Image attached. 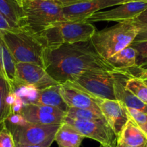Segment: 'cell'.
Returning <instances> with one entry per match:
<instances>
[{"instance_id":"1","label":"cell","mask_w":147,"mask_h":147,"mask_svg":"<svg viewBox=\"0 0 147 147\" xmlns=\"http://www.w3.org/2000/svg\"><path fill=\"white\" fill-rule=\"evenodd\" d=\"M44 68L60 84L91 71L116 69L96 52L90 41L64 44L53 50L45 49Z\"/></svg>"},{"instance_id":"30","label":"cell","mask_w":147,"mask_h":147,"mask_svg":"<svg viewBox=\"0 0 147 147\" xmlns=\"http://www.w3.org/2000/svg\"><path fill=\"white\" fill-rule=\"evenodd\" d=\"M145 40H147V25H142L140 31L134 42L145 41Z\"/></svg>"},{"instance_id":"9","label":"cell","mask_w":147,"mask_h":147,"mask_svg":"<svg viewBox=\"0 0 147 147\" xmlns=\"http://www.w3.org/2000/svg\"><path fill=\"white\" fill-rule=\"evenodd\" d=\"M63 122L69 123L85 138L93 139L103 146L116 145V136L105 120L77 121L64 118Z\"/></svg>"},{"instance_id":"8","label":"cell","mask_w":147,"mask_h":147,"mask_svg":"<svg viewBox=\"0 0 147 147\" xmlns=\"http://www.w3.org/2000/svg\"><path fill=\"white\" fill-rule=\"evenodd\" d=\"M15 78L14 90L20 86H26L40 90L60 84L47 73L44 67L33 63H17Z\"/></svg>"},{"instance_id":"19","label":"cell","mask_w":147,"mask_h":147,"mask_svg":"<svg viewBox=\"0 0 147 147\" xmlns=\"http://www.w3.org/2000/svg\"><path fill=\"white\" fill-rule=\"evenodd\" d=\"M29 103L57 108L65 112L68 109L60 96V84L37 90L35 98Z\"/></svg>"},{"instance_id":"15","label":"cell","mask_w":147,"mask_h":147,"mask_svg":"<svg viewBox=\"0 0 147 147\" xmlns=\"http://www.w3.org/2000/svg\"><path fill=\"white\" fill-rule=\"evenodd\" d=\"M133 76L128 70H114V94L116 100L121 102L128 109H133L147 113V104L142 102L126 88V82Z\"/></svg>"},{"instance_id":"10","label":"cell","mask_w":147,"mask_h":147,"mask_svg":"<svg viewBox=\"0 0 147 147\" xmlns=\"http://www.w3.org/2000/svg\"><path fill=\"white\" fill-rule=\"evenodd\" d=\"M15 113L25 121L41 125H60L65 116V112L57 108L32 103H23Z\"/></svg>"},{"instance_id":"5","label":"cell","mask_w":147,"mask_h":147,"mask_svg":"<svg viewBox=\"0 0 147 147\" xmlns=\"http://www.w3.org/2000/svg\"><path fill=\"white\" fill-rule=\"evenodd\" d=\"M12 134L15 144L37 146L53 142L60 125H41L25 121L13 113L4 122Z\"/></svg>"},{"instance_id":"27","label":"cell","mask_w":147,"mask_h":147,"mask_svg":"<svg viewBox=\"0 0 147 147\" xmlns=\"http://www.w3.org/2000/svg\"><path fill=\"white\" fill-rule=\"evenodd\" d=\"M0 147H15L12 134L4 123L0 125Z\"/></svg>"},{"instance_id":"24","label":"cell","mask_w":147,"mask_h":147,"mask_svg":"<svg viewBox=\"0 0 147 147\" xmlns=\"http://www.w3.org/2000/svg\"><path fill=\"white\" fill-rule=\"evenodd\" d=\"M65 118L77 121H99L105 120L101 113H96L87 109L68 108L65 111Z\"/></svg>"},{"instance_id":"26","label":"cell","mask_w":147,"mask_h":147,"mask_svg":"<svg viewBox=\"0 0 147 147\" xmlns=\"http://www.w3.org/2000/svg\"><path fill=\"white\" fill-rule=\"evenodd\" d=\"M126 109L131 119L147 137V113L136 109Z\"/></svg>"},{"instance_id":"16","label":"cell","mask_w":147,"mask_h":147,"mask_svg":"<svg viewBox=\"0 0 147 147\" xmlns=\"http://www.w3.org/2000/svg\"><path fill=\"white\" fill-rule=\"evenodd\" d=\"M116 144L121 147H147V137L130 118L116 137Z\"/></svg>"},{"instance_id":"6","label":"cell","mask_w":147,"mask_h":147,"mask_svg":"<svg viewBox=\"0 0 147 147\" xmlns=\"http://www.w3.org/2000/svg\"><path fill=\"white\" fill-rule=\"evenodd\" d=\"M26 27L36 34L59 22L67 21L63 8L50 0H24Z\"/></svg>"},{"instance_id":"20","label":"cell","mask_w":147,"mask_h":147,"mask_svg":"<svg viewBox=\"0 0 147 147\" xmlns=\"http://www.w3.org/2000/svg\"><path fill=\"white\" fill-rule=\"evenodd\" d=\"M16 61L0 34V77L7 80L14 90Z\"/></svg>"},{"instance_id":"36","label":"cell","mask_w":147,"mask_h":147,"mask_svg":"<svg viewBox=\"0 0 147 147\" xmlns=\"http://www.w3.org/2000/svg\"><path fill=\"white\" fill-rule=\"evenodd\" d=\"M17 1H18L19 2H20V3H21L22 4V1H24V0H17Z\"/></svg>"},{"instance_id":"12","label":"cell","mask_w":147,"mask_h":147,"mask_svg":"<svg viewBox=\"0 0 147 147\" xmlns=\"http://www.w3.org/2000/svg\"><path fill=\"white\" fill-rule=\"evenodd\" d=\"M93 98L105 121L117 137L130 119L126 107L121 102L117 100Z\"/></svg>"},{"instance_id":"25","label":"cell","mask_w":147,"mask_h":147,"mask_svg":"<svg viewBox=\"0 0 147 147\" xmlns=\"http://www.w3.org/2000/svg\"><path fill=\"white\" fill-rule=\"evenodd\" d=\"M136 52V67H143L147 65V40L133 42L131 45Z\"/></svg>"},{"instance_id":"7","label":"cell","mask_w":147,"mask_h":147,"mask_svg":"<svg viewBox=\"0 0 147 147\" xmlns=\"http://www.w3.org/2000/svg\"><path fill=\"white\" fill-rule=\"evenodd\" d=\"M71 82L93 97L116 100L113 71L87 72L75 77Z\"/></svg>"},{"instance_id":"32","label":"cell","mask_w":147,"mask_h":147,"mask_svg":"<svg viewBox=\"0 0 147 147\" xmlns=\"http://www.w3.org/2000/svg\"><path fill=\"white\" fill-rule=\"evenodd\" d=\"M130 73H131L132 76H134V74H135L136 73H147V65L143 67H134V68L130 70Z\"/></svg>"},{"instance_id":"38","label":"cell","mask_w":147,"mask_h":147,"mask_svg":"<svg viewBox=\"0 0 147 147\" xmlns=\"http://www.w3.org/2000/svg\"><path fill=\"white\" fill-rule=\"evenodd\" d=\"M117 147H121V146H117Z\"/></svg>"},{"instance_id":"35","label":"cell","mask_w":147,"mask_h":147,"mask_svg":"<svg viewBox=\"0 0 147 147\" xmlns=\"http://www.w3.org/2000/svg\"><path fill=\"white\" fill-rule=\"evenodd\" d=\"M100 147H117V144L115 145V146H101V145H100Z\"/></svg>"},{"instance_id":"4","label":"cell","mask_w":147,"mask_h":147,"mask_svg":"<svg viewBox=\"0 0 147 147\" xmlns=\"http://www.w3.org/2000/svg\"><path fill=\"white\" fill-rule=\"evenodd\" d=\"M96 31L92 23L63 21L55 23L37 35L45 48L53 50L64 44L90 41Z\"/></svg>"},{"instance_id":"31","label":"cell","mask_w":147,"mask_h":147,"mask_svg":"<svg viewBox=\"0 0 147 147\" xmlns=\"http://www.w3.org/2000/svg\"><path fill=\"white\" fill-rule=\"evenodd\" d=\"M13 28L9 22L0 14V30H9Z\"/></svg>"},{"instance_id":"33","label":"cell","mask_w":147,"mask_h":147,"mask_svg":"<svg viewBox=\"0 0 147 147\" xmlns=\"http://www.w3.org/2000/svg\"><path fill=\"white\" fill-rule=\"evenodd\" d=\"M53 142H49L42 145H37V146H30V145H19L15 144V147H50Z\"/></svg>"},{"instance_id":"37","label":"cell","mask_w":147,"mask_h":147,"mask_svg":"<svg viewBox=\"0 0 147 147\" xmlns=\"http://www.w3.org/2000/svg\"><path fill=\"white\" fill-rule=\"evenodd\" d=\"M146 80V81H147V79H146V80Z\"/></svg>"},{"instance_id":"28","label":"cell","mask_w":147,"mask_h":147,"mask_svg":"<svg viewBox=\"0 0 147 147\" xmlns=\"http://www.w3.org/2000/svg\"><path fill=\"white\" fill-rule=\"evenodd\" d=\"M50 1L54 2L55 4L58 5L61 8H65V7L75 5V4H78V3L86 1V0H50Z\"/></svg>"},{"instance_id":"34","label":"cell","mask_w":147,"mask_h":147,"mask_svg":"<svg viewBox=\"0 0 147 147\" xmlns=\"http://www.w3.org/2000/svg\"><path fill=\"white\" fill-rule=\"evenodd\" d=\"M129 1H147V0H129Z\"/></svg>"},{"instance_id":"3","label":"cell","mask_w":147,"mask_h":147,"mask_svg":"<svg viewBox=\"0 0 147 147\" xmlns=\"http://www.w3.org/2000/svg\"><path fill=\"white\" fill-rule=\"evenodd\" d=\"M141 27V24L131 20L118 22L114 26L96 31L90 41L96 52L107 60L130 46L139 34Z\"/></svg>"},{"instance_id":"21","label":"cell","mask_w":147,"mask_h":147,"mask_svg":"<svg viewBox=\"0 0 147 147\" xmlns=\"http://www.w3.org/2000/svg\"><path fill=\"white\" fill-rule=\"evenodd\" d=\"M84 139L71 125L63 122L56 132L54 141L58 147H80Z\"/></svg>"},{"instance_id":"11","label":"cell","mask_w":147,"mask_h":147,"mask_svg":"<svg viewBox=\"0 0 147 147\" xmlns=\"http://www.w3.org/2000/svg\"><path fill=\"white\" fill-rule=\"evenodd\" d=\"M147 9V1H129L120 4L116 8L100 11L88 17L84 22L92 23L97 22H122L134 19Z\"/></svg>"},{"instance_id":"22","label":"cell","mask_w":147,"mask_h":147,"mask_svg":"<svg viewBox=\"0 0 147 147\" xmlns=\"http://www.w3.org/2000/svg\"><path fill=\"white\" fill-rule=\"evenodd\" d=\"M136 52L131 46L126 47L108 59V62L118 70H129L136 67Z\"/></svg>"},{"instance_id":"13","label":"cell","mask_w":147,"mask_h":147,"mask_svg":"<svg viewBox=\"0 0 147 147\" xmlns=\"http://www.w3.org/2000/svg\"><path fill=\"white\" fill-rule=\"evenodd\" d=\"M129 1V0H86L63 8V13L67 21L82 22L103 9L119 6Z\"/></svg>"},{"instance_id":"29","label":"cell","mask_w":147,"mask_h":147,"mask_svg":"<svg viewBox=\"0 0 147 147\" xmlns=\"http://www.w3.org/2000/svg\"><path fill=\"white\" fill-rule=\"evenodd\" d=\"M131 21L134 22L137 24H142V25H147V9L140 14H139L137 17L133 19Z\"/></svg>"},{"instance_id":"18","label":"cell","mask_w":147,"mask_h":147,"mask_svg":"<svg viewBox=\"0 0 147 147\" xmlns=\"http://www.w3.org/2000/svg\"><path fill=\"white\" fill-rule=\"evenodd\" d=\"M16 96L10 83L0 77V125L14 113Z\"/></svg>"},{"instance_id":"2","label":"cell","mask_w":147,"mask_h":147,"mask_svg":"<svg viewBox=\"0 0 147 147\" xmlns=\"http://www.w3.org/2000/svg\"><path fill=\"white\" fill-rule=\"evenodd\" d=\"M0 34L16 63H33L44 67L45 47L28 27L0 30Z\"/></svg>"},{"instance_id":"17","label":"cell","mask_w":147,"mask_h":147,"mask_svg":"<svg viewBox=\"0 0 147 147\" xmlns=\"http://www.w3.org/2000/svg\"><path fill=\"white\" fill-rule=\"evenodd\" d=\"M0 14L14 28L26 27L22 4L17 0H0Z\"/></svg>"},{"instance_id":"14","label":"cell","mask_w":147,"mask_h":147,"mask_svg":"<svg viewBox=\"0 0 147 147\" xmlns=\"http://www.w3.org/2000/svg\"><path fill=\"white\" fill-rule=\"evenodd\" d=\"M60 93L68 108L87 109L101 113L93 96L71 81H66L60 84Z\"/></svg>"},{"instance_id":"23","label":"cell","mask_w":147,"mask_h":147,"mask_svg":"<svg viewBox=\"0 0 147 147\" xmlns=\"http://www.w3.org/2000/svg\"><path fill=\"white\" fill-rule=\"evenodd\" d=\"M126 88L137 98L147 104V81L139 77L131 76L126 80Z\"/></svg>"}]
</instances>
